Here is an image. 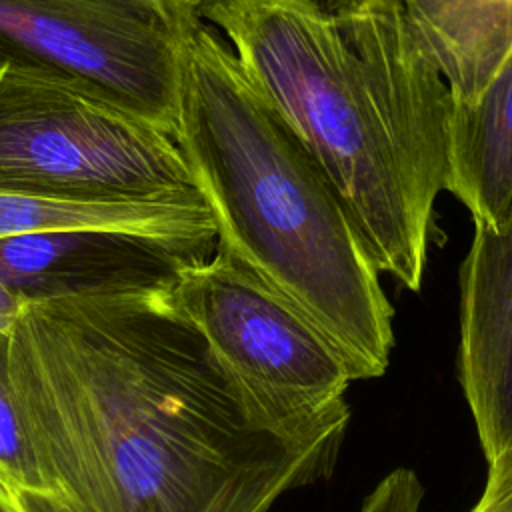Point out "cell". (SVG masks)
Returning <instances> with one entry per match:
<instances>
[{"instance_id": "cell-1", "label": "cell", "mask_w": 512, "mask_h": 512, "mask_svg": "<svg viewBox=\"0 0 512 512\" xmlns=\"http://www.w3.org/2000/svg\"><path fill=\"white\" fill-rule=\"evenodd\" d=\"M166 292L28 304L10 384L40 474L74 512H268L334 452L288 440Z\"/></svg>"}, {"instance_id": "cell-2", "label": "cell", "mask_w": 512, "mask_h": 512, "mask_svg": "<svg viewBox=\"0 0 512 512\" xmlns=\"http://www.w3.org/2000/svg\"><path fill=\"white\" fill-rule=\"evenodd\" d=\"M380 270L418 292L448 190L450 90L402 0H200Z\"/></svg>"}, {"instance_id": "cell-3", "label": "cell", "mask_w": 512, "mask_h": 512, "mask_svg": "<svg viewBox=\"0 0 512 512\" xmlns=\"http://www.w3.org/2000/svg\"><path fill=\"white\" fill-rule=\"evenodd\" d=\"M174 140L234 256L306 314L354 380L382 376L394 308L360 230L284 118L202 20L180 36Z\"/></svg>"}, {"instance_id": "cell-4", "label": "cell", "mask_w": 512, "mask_h": 512, "mask_svg": "<svg viewBox=\"0 0 512 512\" xmlns=\"http://www.w3.org/2000/svg\"><path fill=\"white\" fill-rule=\"evenodd\" d=\"M0 192L90 206L208 208L172 136L0 68Z\"/></svg>"}, {"instance_id": "cell-5", "label": "cell", "mask_w": 512, "mask_h": 512, "mask_svg": "<svg viewBox=\"0 0 512 512\" xmlns=\"http://www.w3.org/2000/svg\"><path fill=\"white\" fill-rule=\"evenodd\" d=\"M270 426L338 452L354 374L332 340L228 252L186 266L164 294Z\"/></svg>"}, {"instance_id": "cell-6", "label": "cell", "mask_w": 512, "mask_h": 512, "mask_svg": "<svg viewBox=\"0 0 512 512\" xmlns=\"http://www.w3.org/2000/svg\"><path fill=\"white\" fill-rule=\"evenodd\" d=\"M184 18L156 0H0V68L176 134Z\"/></svg>"}, {"instance_id": "cell-7", "label": "cell", "mask_w": 512, "mask_h": 512, "mask_svg": "<svg viewBox=\"0 0 512 512\" xmlns=\"http://www.w3.org/2000/svg\"><path fill=\"white\" fill-rule=\"evenodd\" d=\"M216 242L130 228H60L0 240V280L28 306L168 292Z\"/></svg>"}, {"instance_id": "cell-8", "label": "cell", "mask_w": 512, "mask_h": 512, "mask_svg": "<svg viewBox=\"0 0 512 512\" xmlns=\"http://www.w3.org/2000/svg\"><path fill=\"white\" fill-rule=\"evenodd\" d=\"M458 378L486 464L512 448V204L460 266Z\"/></svg>"}, {"instance_id": "cell-9", "label": "cell", "mask_w": 512, "mask_h": 512, "mask_svg": "<svg viewBox=\"0 0 512 512\" xmlns=\"http://www.w3.org/2000/svg\"><path fill=\"white\" fill-rule=\"evenodd\" d=\"M446 192L488 228L512 204V50L476 102L452 104Z\"/></svg>"}, {"instance_id": "cell-10", "label": "cell", "mask_w": 512, "mask_h": 512, "mask_svg": "<svg viewBox=\"0 0 512 512\" xmlns=\"http://www.w3.org/2000/svg\"><path fill=\"white\" fill-rule=\"evenodd\" d=\"M452 104L478 100L512 50V0H402Z\"/></svg>"}, {"instance_id": "cell-11", "label": "cell", "mask_w": 512, "mask_h": 512, "mask_svg": "<svg viewBox=\"0 0 512 512\" xmlns=\"http://www.w3.org/2000/svg\"><path fill=\"white\" fill-rule=\"evenodd\" d=\"M130 228L216 242L210 208L192 206H90L0 192V240L60 228Z\"/></svg>"}, {"instance_id": "cell-12", "label": "cell", "mask_w": 512, "mask_h": 512, "mask_svg": "<svg viewBox=\"0 0 512 512\" xmlns=\"http://www.w3.org/2000/svg\"><path fill=\"white\" fill-rule=\"evenodd\" d=\"M10 334H0V480L12 490H48L10 384Z\"/></svg>"}, {"instance_id": "cell-13", "label": "cell", "mask_w": 512, "mask_h": 512, "mask_svg": "<svg viewBox=\"0 0 512 512\" xmlns=\"http://www.w3.org/2000/svg\"><path fill=\"white\" fill-rule=\"evenodd\" d=\"M424 486L414 470L394 468L364 500L360 512H420Z\"/></svg>"}, {"instance_id": "cell-14", "label": "cell", "mask_w": 512, "mask_h": 512, "mask_svg": "<svg viewBox=\"0 0 512 512\" xmlns=\"http://www.w3.org/2000/svg\"><path fill=\"white\" fill-rule=\"evenodd\" d=\"M468 512H512V448L488 462V476Z\"/></svg>"}, {"instance_id": "cell-15", "label": "cell", "mask_w": 512, "mask_h": 512, "mask_svg": "<svg viewBox=\"0 0 512 512\" xmlns=\"http://www.w3.org/2000/svg\"><path fill=\"white\" fill-rule=\"evenodd\" d=\"M14 498L18 512H74L50 490H16Z\"/></svg>"}, {"instance_id": "cell-16", "label": "cell", "mask_w": 512, "mask_h": 512, "mask_svg": "<svg viewBox=\"0 0 512 512\" xmlns=\"http://www.w3.org/2000/svg\"><path fill=\"white\" fill-rule=\"evenodd\" d=\"M26 304L0 280V334H12Z\"/></svg>"}, {"instance_id": "cell-17", "label": "cell", "mask_w": 512, "mask_h": 512, "mask_svg": "<svg viewBox=\"0 0 512 512\" xmlns=\"http://www.w3.org/2000/svg\"><path fill=\"white\" fill-rule=\"evenodd\" d=\"M156 2L164 4L166 8H170L172 12H176L178 16H184V18H198L200 0H156Z\"/></svg>"}, {"instance_id": "cell-18", "label": "cell", "mask_w": 512, "mask_h": 512, "mask_svg": "<svg viewBox=\"0 0 512 512\" xmlns=\"http://www.w3.org/2000/svg\"><path fill=\"white\" fill-rule=\"evenodd\" d=\"M0 512H18L14 492L0 480Z\"/></svg>"}]
</instances>
